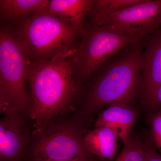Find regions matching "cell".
Returning <instances> with one entry per match:
<instances>
[{
    "mask_svg": "<svg viewBox=\"0 0 161 161\" xmlns=\"http://www.w3.org/2000/svg\"><path fill=\"white\" fill-rule=\"evenodd\" d=\"M94 0H51L47 5L51 13L81 31L84 20L92 11Z\"/></svg>",
    "mask_w": 161,
    "mask_h": 161,
    "instance_id": "11",
    "label": "cell"
},
{
    "mask_svg": "<svg viewBox=\"0 0 161 161\" xmlns=\"http://www.w3.org/2000/svg\"><path fill=\"white\" fill-rule=\"evenodd\" d=\"M93 24L112 27L142 40L161 26V0H143L120 11L91 12Z\"/></svg>",
    "mask_w": 161,
    "mask_h": 161,
    "instance_id": "7",
    "label": "cell"
},
{
    "mask_svg": "<svg viewBox=\"0 0 161 161\" xmlns=\"http://www.w3.org/2000/svg\"><path fill=\"white\" fill-rule=\"evenodd\" d=\"M83 137L75 119H53L34 137L28 160L58 161L91 156L85 146Z\"/></svg>",
    "mask_w": 161,
    "mask_h": 161,
    "instance_id": "6",
    "label": "cell"
},
{
    "mask_svg": "<svg viewBox=\"0 0 161 161\" xmlns=\"http://www.w3.org/2000/svg\"><path fill=\"white\" fill-rule=\"evenodd\" d=\"M150 125L153 144L161 154V112H156L152 115Z\"/></svg>",
    "mask_w": 161,
    "mask_h": 161,
    "instance_id": "16",
    "label": "cell"
},
{
    "mask_svg": "<svg viewBox=\"0 0 161 161\" xmlns=\"http://www.w3.org/2000/svg\"><path fill=\"white\" fill-rule=\"evenodd\" d=\"M142 40L130 44L98 68L92 78L84 101L92 113L107 106H129L140 89Z\"/></svg>",
    "mask_w": 161,
    "mask_h": 161,
    "instance_id": "2",
    "label": "cell"
},
{
    "mask_svg": "<svg viewBox=\"0 0 161 161\" xmlns=\"http://www.w3.org/2000/svg\"><path fill=\"white\" fill-rule=\"evenodd\" d=\"M146 156V146L130 136L120 154L114 161H145Z\"/></svg>",
    "mask_w": 161,
    "mask_h": 161,
    "instance_id": "14",
    "label": "cell"
},
{
    "mask_svg": "<svg viewBox=\"0 0 161 161\" xmlns=\"http://www.w3.org/2000/svg\"><path fill=\"white\" fill-rule=\"evenodd\" d=\"M47 5L32 15L10 25L31 61L73 58L80 32L51 13Z\"/></svg>",
    "mask_w": 161,
    "mask_h": 161,
    "instance_id": "3",
    "label": "cell"
},
{
    "mask_svg": "<svg viewBox=\"0 0 161 161\" xmlns=\"http://www.w3.org/2000/svg\"><path fill=\"white\" fill-rule=\"evenodd\" d=\"M58 161H97L92 158L91 156H82L79 157L75 158L69 159L64 160Z\"/></svg>",
    "mask_w": 161,
    "mask_h": 161,
    "instance_id": "19",
    "label": "cell"
},
{
    "mask_svg": "<svg viewBox=\"0 0 161 161\" xmlns=\"http://www.w3.org/2000/svg\"><path fill=\"white\" fill-rule=\"evenodd\" d=\"M145 161H161V154L157 152L151 145H147Z\"/></svg>",
    "mask_w": 161,
    "mask_h": 161,
    "instance_id": "17",
    "label": "cell"
},
{
    "mask_svg": "<svg viewBox=\"0 0 161 161\" xmlns=\"http://www.w3.org/2000/svg\"><path fill=\"white\" fill-rule=\"evenodd\" d=\"M72 58L29 60L27 81L31 99L29 116L33 137L57 115L70 109L78 91L72 71Z\"/></svg>",
    "mask_w": 161,
    "mask_h": 161,
    "instance_id": "1",
    "label": "cell"
},
{
    "mask_svg": "<svg viewBox=\"0 0 161 161\" xmlns=\"http://www.w3.org/2000/svg\"><path fill=\"white\" fill-rule=\"evenodd\" d=\"M140 40L110 26L84 25L72 58L73 77L78 93L82 85L107 60Z\"/></svg>",
    "mask_w": 161,
    "mask_h": 161,
    "instance_id": "5",
    "label": "cell"
},
{
    "mask_svg": "<svg viewBox=\"0 0 161 161\" xmlns=\"http://www.w3.org/2000/svg\"><path fill=\"white\" fill-rule=\"evenodd\" d=\"M138 113L127 106H110L100 113L95 122V127H107L112 129L124 145L129 140L130 132Z\"/></svg>",
    "mask_w": 161,
    "mask_h": 161,
    "instance_id": "10",
    "label": "cell"
},
{
    "mask_svg": "<svg viewBox=\"0 0 161 161\" xmlns=\"http://www.w3.org/2000/svg\"><path fill=\"white\" fill-rule=\"evenodd\" d=\"M118 136L111 128L95 127L84 135L87 150L92 155L105 159L115 158L118 149Z\"/></svg>",
    "mask_w": 161,
    "mask_h": 161,
    "instance_id": "12",
    "label": "cell"
},
{
    "mask_svg": "<svg viewBox=\"0 0 161 161\" xmlns=\"http://www.w3.org/2000/svg\"><path fill=\"white\" fill-rule=\"evenodd\" d=\"M49 0H0L1 23L13 24L45 7Z\"/></svg>",
    "mask_w": 161,
    "mask_h": 161,
    "instance_id": "13",
    "label": "cell"
},
{
    "mask_svg": "<svg viewBox=\"0 0 161 161\" xmlns=\"http://www.w3.org/2000/svg\"><path fill=\"white\" fill-rule=\"evenodd\" d=\"M161 103V85L159 87L153 96L152 105H156L158 103Z\"/></svg>",
    "mask_w": 161,
    "mask_h": 161,
    "instance_id": "18",
    "label": "cell"
},
{
    "mask_svg": "<svg viewBox=\"0 0 161 161\" xmlns=\"http://www.w3.org/2000/svg\"><path fill=\"white\" fill-rule=\"evenodd\" d=\"M23 115L9 113L0 120V161H23L31 141Z\"/></svg>",
    "mask_w": 161,
    "mask_h": 161,
    "instance_id": "8",
    "label": "cell"
},
{
    "mask_svg": "<svg viewBox=\"0 0 161 161\" xmlns=\"http://www.w3.org/2000/svg\"><path fill=\"white\" fill-rule=\"evenodd\" d=\"M143 0H94L91 12L119 11L141 3Z\"/></svg>",
    "mask_w": 161,
    "mask_h": 161,
    "instance_id": "15",
    "label": "cell"
},
{
    "mask_svg": "<svg viewBox=\"0 0 161 161\" xmlns=\"http://www.w3.org/2000/svg\"><path fill=\"white\" fill-rule=\"evenodd\" d=\"M157 31L147 42L141 61V95L151 104L156 92L161 85V31Z\"/></svg>",
    "mask_w": 161,
    "mask_h": 161,
    "instance_id": "9",
    "label": "cell"
},
{
    "mask_svg": "<svg viewBox=\"0 0 161 161\" xmlns=\"http://www.w3.org/2000/svg\"><path fill=\"white\" fill-rule=\"evenodd\" d=\"M29 59L11 25L0 27V111L5 114L29 116L31 99L27 88Z\"/></svg>",
    "mask_w": 161,
    "mask_h": 161,
    "instance_id": "4",
    "label": "cell"
}]
</instances>
